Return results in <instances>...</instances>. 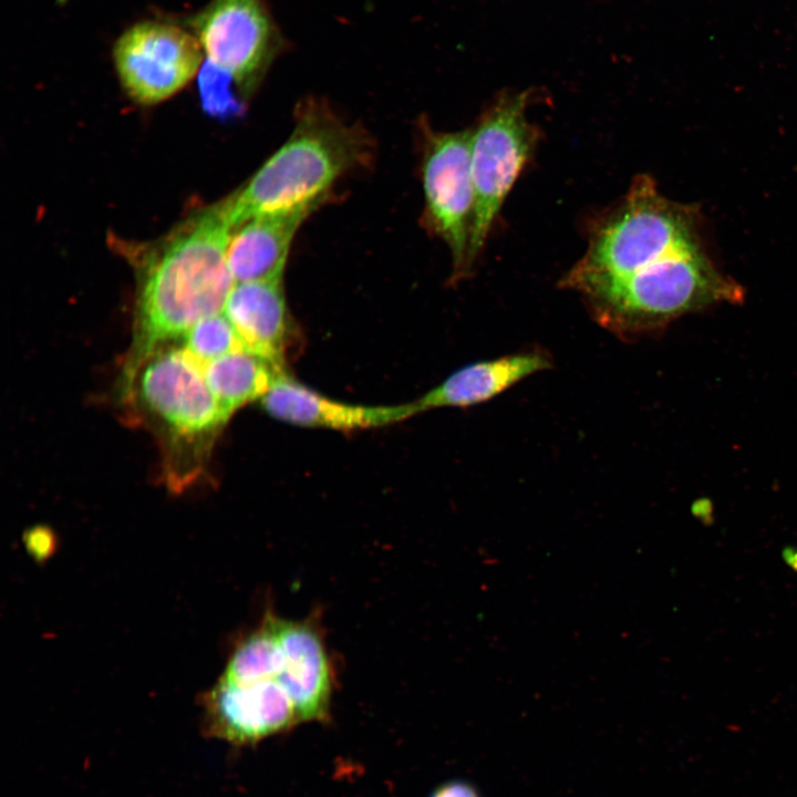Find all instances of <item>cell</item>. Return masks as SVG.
I'll return each instance as SVG.
<instances>
[{
	"label": "cell",
	"mask_w": 797,
	"mask_h": 797,
	"mask_svg": "<svg viewBox=\"0 0 797 797\" xmlns=\"http://www.w3.org/2000/svg\"><path fill=\"white\" fill-rule=\"evenodd\" d=\"M276 622L282 650L278 681L293 702L301 724H328L332 716L337 670L319 611L300 620L277 614Z\"/></svg>",
	"instance_id": "cell-11"
},
{
	"label": "cell",
	"mask_w": 797,
	"mask_h": 797,
	"mask_svg": "<svg viewBox=\"0 0 797 797\" xmlns=\"http://www.w3.org/2000/svg\"><path fill=\"white\" fill-rule=\"evenodd\" d=\"M232 231L222 203L197 216L163 247L139 290L126 372L200 320L224 311L235 280L227 248Z\"/></svg>",
	"instance_id": "cell-1"
},
{
	"label": "cell",
	"mask_w": 797,
	"mask_h": 797,
	"mask_svg": "<svg viewBox=\"0 0 797 797\" xmlns=\"http://www.w3.org/2000/svg\"><path fill=\"white\" fill-rule=\"evenodd\" d=\"M113 58L128 95L139 103L154 104L190 82L203 65L204 51L196 35L186 30L144 21L116 40Z\"/></svg>",
	"instance_id": "cell-9"
},
{
	"label": "cell",
	"mask_w": 797,
	"mask_h": 797,
	"mask_svg": "<svg viewBox=\"0 0 797 797\" xmlns=\"http://www.w3.org/2000/svg\"><path fill=\"white\" fill-rule=\"evenodd\" d=\"M422 183L424 221L451 252L453 277L470 271L468 263L474 215L472 127L456 132L423 125Z\"/></svg>",
	"instance_id": "cell-7"
},
{
	"label": "cell",
	"mask_w": 797,
	"mask_h": 797,
	"mask_svg": "<svg viewBox=\"0 0 797 797\" xmlns=\"http://www.w3.org/2000/svg\"><path fill=\"white\" fill-rule=\"evenodd\" d=\"M206 60L253 89L284 48L265 0H211L194 22Z\"/></svg>",
	"instance_id": "cell-8"
},
{
	"label": "cell",
	"mask_w": 797,
	"mask_h": 797,
	"mask_svg": "<svg viewBox=\"0 0 797 797\" xmlns=\"http://www.w3.org/2000/svg\"><path fill=\"white\" fill-rule=\"evenodd\" d=\"M294 115L289 138L245 187L222 201L232 229L261 215L318 208L342 176L372 159L370 135L325 103L304 100Z\"/></svg>",
	"instance_id": "cell-2"
},
{
	"label": "cell",
	"mask_w": 797,
	"mask_h": 797,
	"mask_svg": "<svg viewBox=\"0 0 797 797\" xmlns=\"http://www.w3.org/2000/svg\"><path fill=\"white\" fill-rule=\"evenodd\" d=\"M204 734L249 747L301 724L289 694L276 679L237 682L222 677L201 698Z\"/></svg>",
	"instance_id": "cell-10"
},
{
	"label": "cell",
	"mask_w": 797,
	"mask_h": 797,
	"mask_svg": "<svg viewBox=\"0 0 797 797\" xmlns=\"http://www.w3.org/2000/svg\"><path fill=\"white\" fill-rule=\"evenodd\" d=\"M317 207L253 217L232 229L227 261L237 282L281 281L294 235Z\"/></svg>",
	"instance_id": "cell-13"
},
{
	"label": "cell",
	"mask_w": 797,
	"mask_h": 797,
	"mask_svg": "<svg viewBox=\"0 0 797 797\" xmlns=\"http://www.w3.org/2000/svg\"><path fill=\"white\" fill-rule=\"evenodd\" d=\"M198 84L203 105L211 114L224 115L239 110L232 90L235 80L207 60L198 72Z\"/></svg>",
	"instance_id": "cell-19"
},
{
	"label": "cell",
	"mask_w": 797,
	"mask_h": 797,
	"mask_svg": "<svg viewBox=\"0 0 797 797\" xmlns=\"http://www.w3.org/2000/svg\"><path fill=\"white\" fill-rule=\"evenodd\" d=\"M696 248L690 208L666 198L651 176L638 175L627 193L591 221L583 256L559 283L573 291Z\"/></svg>",
	"instance_id": "cell-4"
},
{
	"label": "cell",
	"mask_w": 797,
	"mask_h": 797,
	"mask_svg": "<svg viewBox=\"0 0 797 797\" xmlns=\"http://www.w3.org/2000/svg\"><path fill=\"white\" fill-rule=\"evenodd\" d=\"M126 374L142 410L176 444L204 442L230 417L210 391L204 364L185 346L163 345Z\"/></svg>",
	"instance_id": "cell-6"
},
{
	"label": "cell",
	"mask_w": 797,
	"mask_h": 797,
	"mask_svg": "<svg viewBox=\"0 0 797 797\" xmlns=\"http://www.w3.org/2000/svg\"><path fill=\"white\" fill-rule=\"evenodd\" d=\"M263 410L286 423L353 431L383 426L417 414L414 403L368 406L324 396L283 374L261 398Z\"/></svg>",
	"instance_id": "cell-12"
},
{
	"label": "cell",
	"mask_w": 797,
	"mask_h": 797,
	"mask_svg": "<svg viewBox=\"0 0 797 797\" xmlns=\"http://www.w3.org/2000/svg\"><path fill=\"white\" fill-rule=\"evenodd\" d=\"M224 313L246 350L282 364L292 329L282 280L235 283Z\"/></svg>",
	"instance_id": "cell-14"
},
{
	"label": "cell",
	"mask_w": 797,
	"mask_h": 797,
	"mask_svg": "<svg viewBox=\"0 0 797 797\" xmlns=\"http://www.w3.org/2000/svg\"><path fill=\"white\" fill-rule=\"evenodd\" d=\"M551 366L540 352H526L470 363L452 373L414 403L417 414L438 407H467L487 402L526 377Z\"/></svg>",
	"instance_id": "cell-15"
},
{
	"label": "cell",
	"mask_w": 797,
	"mask_h": 797,
	"mask_svg": "<svg viewBox=\"0 0 797 797\" xmlns=\"http://www.w3.org/2000/svg\"><path fill=\"white\" fill-rule=\"evenodd\" d=\"M277 613L266 609L259 623L239 638L220 677L249 682L276 679L282 667V650L277 631Z\"/></svg>",
	"instance_id": "cell-17"
},
{
	"label": "cell",
	"mask_w": 797,
	"mask_h": 797,
	"mask_svg": "<svg viewBox=\"0 0 797 797\" xmlns=\"http://www.w3.org/2000/svg\"><path fill=\"white\" fill-rule=\"evenodd\" d=\"M283 374L282 364L246 349L204 364L205 380L229 416L239 407L261 400Z\"/></svg>",
	"instance_id": "cell-16"
},
{
	"label": "cell",
	"mask_w": 797,
	"mask_h": 797,
	"mask_svg": "<svg viewBox=\"0 0 797 797\" xmlns=\"http://www.w3.org/2000/svg\"><path fill=\"white\" fill-rule=\"evenodd\" d=\"M184 346L201 364L245 349L225 313L197 322L185 335Z\"/></svg>",
	"instance_id": "cell-18"
},
{
	"label": "cell",
	"mask_w": 797,
	"mask_h": 797,
	"mask_svg": "<svg viewBox=\"0 0 797 797\" xmlns=\"http://www.w3.org/2000/svg\"><path fill=\"white\" fill-rule=\"evenodd\" d=\"M530 91H507L472 127L474 215L468 263L473 268L510 189L536 148L539 132L527 118Z\"/></svg>",
	"instance_id": "cell-5"
},
{
	"label": "cell",
	"mask_w": 797,
	"mask_h": 797,
	"mask_svg": "<svg viewBox=\"0 0 797 797\" xmlns=\"http://www.w3.org/2000/svg\"><path fill=\"white\" fill-rule=\"evenodd\" d=\"M429 797H479V795L467 782L449 780L436 787Z\"/></svg>",
	"instance_id": "cell-20"
},
{
	"label": "cell",
	"mask_w": 797,
	"mask_h": 797,
	"mask_svg": "<svg viewBox=\"0 0 797 797\" xmlns=\"http://www.w3.org/2000/svg\"><path fill=\"white\" fill-rule=\"evenodd\" d=\"M573 291L601 327L627 340L686 313L743 299L742 288L717 271L698 248L625 276L586 282Z\"/></svg>",
	"instance_id": "cell-3"
}]
</instances>
